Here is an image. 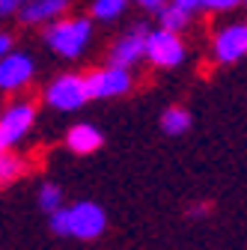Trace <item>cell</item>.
Returning a JSON list of instances; mask_svg holds the SVG:
<instances>
[{
	"label": "cell",
	"mask_w": 247,
	"mask_h": 250,
	"mask_svg": "<svg viewBox=\"0 0 247 250\" xmlns=\"http://www.w3.org/2000/svg\"><path fill=\"white\" fill-rule=\"evenodd\" d=\"M45 39H48L54 54L75 60V57H81L86 51V45L92 39V27H89L86 18H60V21H54L48 27Z\"/></svg>",
	"instance_id": "6da1fadb"
},
{
	"label": "cell",
	"mask_w": 247,
	"mask_h": 250,
	"mask_svg": "<svg viewBox=\"0 0 247 250\" xmlns=\"http://www.w3.org/2000/svg\"><path fill=\"white\" fill-rule=\"evenodd\" d=\"M83 89L86 99H113V96H125L131 89V75L128 69L119 66H107V69H96L83 78Z\"/></svg>",
	"instance_id": "7a4b0ae2"
},
{
	"label": "cell",
	"mask_w": 247,
	"mask_h": 250,
	"mask_svg": "<svg viewBox=\"0 0 247 250\" xmlns=\"http://www.w3.org/2000/svg\"><path fill=\"white\" fill-rule=\"evenodd\" d=\"M143 57L152 62V66L161 69H173L185 60V45L176 33H167V30H155V33H146V45H143Z\"/></svg>",
	"instance_id": "3957f363"
},
{
	"label": "cell",
	"mask_w": 247,
	"mask_h": 250,
	"mask_svg": "<svg viewBox=\"0 0 247 250\" xmlns=\"http://www.w3.org/2000/svg\"><path fill=\"white\" fill-rule=\"evenodd\" d=\"M33 122H36V107L33 104L18 102V104L6 107L0 113V149L6 152L9 146H15L30 128H33Z\"/></svg>",
	"instance_id": "277c9868"
},
{
	"label": "cell",
	"mask_w": 247,
	"mask_h": 250,
	"mask_svg": "<svg viewBox=\"0 0 247 250\" xmlns=\"http://www.w3.org/2000/svg\"><path fill=\"white\" fill-rule=\"evenodd\" d=\"M104 227H107V214H104L102 206L78 203V206L69 208V235L89 241V238H99L104 232Z\"/></svg>",
	"instance_id": "5b68a950"
},
{
	"label": "cell",
	"mask_w": 247,
	"mask_h": 250,
	"mask_svg": "<svg viewBox=\"0 0 247 250\" xmlns=\"http://www.w3.org/2000/svg\"><path fill=\"white\" fill-rule=\"evenodd\" d=\"M45 102L57 110H78L86 102V89L81 75H60L48 89H45Z\"/></svg>",
	"instance_id": "8992f818"
},
{
	"label": "cell",
	"mask_w": 247,
	"mask_h": 250,
	"mask_svg": "<svg viewBox=\"0 0 247 250\" xmlns=\"http://www.w3.org/2000/svg\"><path fill=\"white\" fill-rule=\"evenodd\" d=\"M146 27H134L122 36L113 48H110V66H119V69H131L134 62L143 60V45H146Z\"/></svg>",
	"instance_id": "52a82bcc"
},
{
	"label": "cell",
	"mask_w": 247,
	"mask_h": 250,
	"mask_svg": "<svg viewBox=\"0 0 247 250\" xmlns=\"http://www.w3.org/2000/svg\"><path fill=\"white\" fill-rule=\"evenodd\" d=\"M33 78V60L27 54H6L0 57V89H21Z\"/></svg>",
	"instance_id": "ba28073f"
},
{
	"label": "cell",
	"mask_w": 247,
	"mask_h": 250,
	"mask_svg": "<svg viewBox=\"0 0 247 250\" xmlns=\"http://www.w3.org/2000/svg\"><path fill=\"white\" fill-rule=\"evenodd\" d=\"M247 54V45H244V30L241 24H232V27H224L218 36H214V57L218 62H235Z\"/></svg>",
	"instance_id": "9c48e42d"
},
{
	"label": "cell",
	"mask_w": 247,
	"mask_h": 250,
	"mask_svg": "<svg viewBox=\"0 0 247 250\" xmlns=\"http://www.w3.org/2000/svg\"><path fill=\"white\" fill-rule=\"evenodd\" d=\"M69 0H27L21 6V21L24 24H45V21H54L66 12Z\"/></svg>",
	"instance_id": "30bf717a"
},
{
	"label": "cell",
	"mask_w": 247,
	"mask_h": 250,
	"mask_svg": "<svg viewBox=\"0 0 247 250\" xmlns=\"http://www.w3.org/2000/svg\"><path fill=\"white\" fill-rule=\"evenodd\" d=\"M102 143H104L102 131L96 128V125H86V122H81V125H75V128H69V134H66V146H69L72 152H78V155L96 152Z\"/></svg>",
	"instance_id": "8fae6325"
},
{
	"label": "cell",
	"mask_w": 247,
	"mask_h": 250,
	"mask_svg": "<svg viewBox=\"0 0 247 250\" xmlns=\"http://www.w3.org/2000/svg\"><path fill=\"white\" fill-rule=\"evenodd\" d=\"M188 18L191 15H185L179 6H173V3H164L161 9H158V21H161V30H167V33H182L185 27H188Z\"/></svg>",
	"instance_id": "7c38bea8"
},
{
	"label": "cell",
	"mask_w": 247,
	"mask_h": 250,
	"mask_svg": "<svg viewBox=\"0 0 247 250\" xmlns=\"http://www.w3.org/2000/svg\"><path fill=\"white\" fill-rule=\"evenodd\" d=\"M161 128L167 134H185L191 128V113L185 107H167L164 116H161Z\"/></svg>",
	"instance_id": "4fadbf2b"
},
{
	"label": "cell",
	"mask_w": 247,
	"mask_h": 250,
	"mask_svg": "<svg viewBox=\"0 0 247 250\" xmlns=\"http://www.w3.org/2000/svg\"><path fill=\"white\" fill-rule=\"evenodd\" d=\"M21 173H24V161L15 158V155H9V152H0V188L15 182Z\"/></svg>",
	"instance_id": "5bb4252c"
},
{
	"label": "cell",
	"mask_w": 247,
	"mask_h": 250,
	"mask_svg": "<svg viewBox=\"0 0 247 250\" xmlns=\"http://www.w3.org/2000/svg\"><path fill=\"white\" fill-rule=\"evenodd\" d=\"M125 6H128V0H96L92 3V15L102 21H113L125 12Z\"/></svg>",
	"instance_id": "9a60e30c"
},
{
	"label": "cell",
	"mask_w": 247,
	"mask_h": 250,
	"mask_svg": "<svg viewBox=\"0 0 247 250\" xmlns=\"http://www.w3.org/2000/svg\"><path fill=\"white\" fill-rule=\"evenodd\" d=\"M39 206L45 211H57L60 206H63V194H60L57 185H42L39 188Z\"/></svg>",
	"instance_id": "2e32d148"
},
{
	"label": "cell",
	"mask_w": 247,
	"mask_h": 250,
	"mask_svg": "<svg viewBox=\"0 0 247 250\" xmlns=\"http://www.w3.org/2000/svg\"><path fill=\"white\" fill-rule=\"evenodd\" d=\"M51 229L54 235H69V208L60 206L57 211H51Z\"/></svg>",
	"instance_id": "e0dca14e"
},
{
	"label": "cell",
	"mask_w": 247,
	"mask_h": 250,
	"mask_svg": "<svg viewBox=\"0 0 247 250\" xmlns=\"http://www.w3.org/2000/svg\"><path fill=\"white\" fill-rule=\"evenodd\" d=\"M241 0H203V6L211 9V12H229L232 6H238Z\"/></svg>",
	"instance_id": "ac0fdd59"
},
{
	"label": "cell",
	"mask_w": 247,
	"mask_h": 250,
	"mask_svg": "<svg viewBox=\"0 0 247 250\" xmlns=\"http://www.w3.org/2000/svg\"><path fill=\"white\" fill-rule=\"evenodd\" d=\"M173 6H179L185 15H191V12L203 9V0H173Z\"/></svg>",
	"instance_id": "d6986e66"
},
{
	"label": "cell",
	"mask_w": 247,
	"mask_h": 250,
	"mask_svg": "<svg viewBox=\"0 0 247 250\" xmlns=\"http://www.w3.org/2000/svg\"><path fill=\"white\" fill-rule=\"evenodd\" d=\"M27 0H0V15H9V12H18Z\"/></svg>",
	"instance_id": "ffe728a7"
},
{
	"label": "cell",
	"mask_w": 247,
	"mask_h": 250,
	"mask_svg": "<svg viewBox=\"0 0 247 250\" xmlns=\"http://www.w3.org/2000/svg\"><path fill=\"white\" fill-rule=\"evenodd\" d=\"M137 3H140L143 9H149V12H158V9L167 3V0H137Z\"/></svg>",
	"instance_id": "44dd1931"
},
{
	"label": "cell",
	"mask_w": 247,
	"mask_h": 250,
	"mask_svg": "<svg viewBox=\"0 0 247 250\" xmlns=\"http://www.w3.org/2000/svg\"><path fill=\"white\" fill-rule=\"evenodd\" d=\"M12 51V36H6V33H0V57H6Z\"/></svg>",
	"instance_id": "7402d4cb"
},
{
	"label": "cell",
	"mask_w": 247,
	"mask_h": 250,
	"mask_svg": "<svg viewBox=\"0 0 247 250\" xmlns=\"http://www.w3.org/2000/svg\"><path fill=\"white\" fill-rule=\"evenodd\" d=\"M241 30H244V45H247V24H241Z\"/></svg>",
	"instance_id": "603a6c76"
},
{
	"label": "cell",
	"mask_w": 247,
	"mask_h": 250,
	"mask_svg": "<svg viewBox=\"0 0 247 250\" xmlns=\"http://www.w3.org/2000/svg\"><path fill=\"white\" fill-rule=\"evenodd\" d=\"M241 3H244V6H247V0H241Z\"/></svg>",
	"instance_id": "cb8c5ba5"
},
{
	"label": "cell",
	"mask_w": 247,
	"mask_h": 250,
	"mask_svg": "<svg viewBox=\"0 0 247 250\" xmlns=\"http://www.w3.org/2000/svg\"><path fill=\"white\" fill-rule=\"evenodd\" d=\"M0 152H3V149H0Z\"/></svg>",
	"instance_id": "d4e9b609"
}]
</instances>
